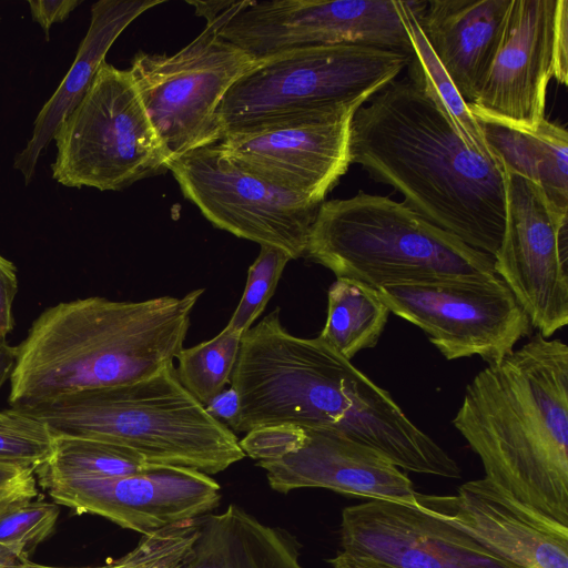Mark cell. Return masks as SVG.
<instances>
[{"mask_svg": "<svg viewBox=\"0 0 568 568\" xmlns=\"http://www.w3.org/2000/svg\"><path fill=\"white\" fill-rule=\"evenodd\" d=\"M58 516V506L44 500L0 504V564L28 560L30 552L52 534Z\"/></svg>", "mask_w": 568, "mask_h": 568, "instance_id": "obj_26", "label": "cell"}, {"mask_svg": "<svg viewBox=\"0 0 568 568\" xmlns=\"http://www.w3.org/2000/svg\"><path fill=\"white\" fill-rule=\"evenodd\" d=\"M568 80V1L511 0L500 47L475 101V118L534 131L546 120L550 79Z\"/></svg>", "mask_w": 568, "mask_h": 568, "instance_id": "obj_12", "label": "cell"}, {"mask_svg": "<svg viewBox=\"0 0 568 568\" xmlns=\"http://www.w3.org/2000/svg\"><path fill=\"white\" fill-rule=\"evenodd\" d=\"M389 313L377 290L336 277L327 292V316L318 337L351 361L358 352L376 346Z\"/></svg>", "mask_w": 568, "mask_h": 568, "instance_id": "obj_22", "label": "cell"}, {"mask_svg": "<svg viewBox=\"0 0 568 568\" xmlns=\"http://www.w3.org/2000/svg\"><path fill=\"white\" fill-rule=\"evenodd\" d=\"M17 293V268L0 254V337L6 338L14 326L12 304Z\"/></svg>", "mask_w": 568, "mask_h": 568, "instance_id": "obj_31", "label": "cell"}, {"mask_svg": "<svg viewBox=\"0 0 568 568\" xmlns=\"http://www.w3.org/2000/svg\"><path fill=\"white\" fill-rule=\"evenodd\" d=\"M37 495L32 468L0 465V504L33 499Z\"/></svg>", "mask_w": 568, "mask_h": 568, "instance_id": "obj_30", "label": "cell"}, {"mask_svg": "<svg viewBox=\"0 0 568 568\" xmlns=\"http://www.w3.org/2000/svg\"><path fill=\"white\" fill-rule=\"evenodd\" d=\"M354 113L323 122L229 133L219 144L240 168L276 187L322 203L351 164L348 133Z\"/></svg>", "mask_w": 568, "mask_h": 568, "instance_id": "obj_17", "label": "cell"}, {"mask_svg": "<svg viewBox=\"0 0 568 568\" xmlns=\"http://www.w3.org/2000/svg\"><path fill=\"white\" fill-rule=\"evenodd\" d=\"M511 0H417L415 16L462 99L475 101L500 47Z\"/></svg>", "mask_w": 568, "mask_h": 568, "instance_id": "obj_18", "label": "cell"}, {"mask_svg": "<svg viewBox=\"0 0 568 568\" xmlns=\"http://www.w3.org/2000/svg\"><path fill=\"white\" fill-rule=\"evenodd\" d=\"M43 489L55 504L101 516L141 535L196 519L221 503L220 484L210 475L156 464L130 475L57 481Z\"/></svg>", "mask_w": 568, "mask_h": 568, "instance_id": "obj_15", "label": "cell"}, {"mask_svg": "<svg viewBox=\"0 0 568 568\" xmlns=\"http://www.w3.org/2000/svg\"><path fill=\"white\" fill-rule=\"evenodd\" d=\"M342 552L383 568H521L414 506L368 500L343 509Z\"/></svg>", "mask_w": 568, "mask_h": 568, "instance_id": "obj_14", "label": "cell"}, {"mask_svg": "<svg viewBox=\"0 0 568 568\" xmlns=\"http://www.w3.org/2000/svg\"><path fill=\"white\" fill-rule=\"evenodd\" d=\"M7 566H10V565H1L0 564V568H7Z\"/></svg>", "mask_w": 568, "mask_h": 568, "instance_id": "obj_37", "label": "cell"}, {"mask_svg": "<svg viewBox=\"0 0 568 568\" xmlns=\"http://www.w3.org/2000/svg\"><path fill=\"white\" fill-rule=\"evenodd\" d=\"M80 3L78 0L28 1L33 21L40 24L47 38L52 24L64 21Z\"/></svg>", "mask_w": 568, "mask_h": 568, "instance_id": "obj_32", "label": "cell"}, {"mask_svg": "<svg viewBox=\"0 0 568 568\" xmlns=\"http://www.w3.org/2000/svg\"><path fill=\"white\" fill-rule=\"evenodd\" d=\"M389 312L419 327L448 361H501L530 331V321L497 275L388 285L377 290Z\"/></svg>", "mask_w": 568, "mask_h": 568, "instance_id": "obj_10", "label": "cell"}, {"mask_svg": "<svg viewBox=\"0 0 568 568\" xmlns=\"http://www.w3.org/2000/svg\"><path fill=\"white\" fill-rule=\"evenodd\" d=\"M199 535V521L190 519L142 535L138 545L118 559L94 567H57L31 560L7 568H162L190 558Z\"/></svg>", "mask_w": 568, "mask_h": 568, "instance_id": "obj_27", "label": "cell"}, {"mask_svg": "<svg viewBox=\"0 0 568 568\" xmlns=\"http://www.w3.org/2000/svg\"><path fill=\"white\" fill-rule=\"evenodd\" d=\"M348 155L423 219L494 257L505 224L504 166L468 148L408 77L355 111Z\"/></svg>", "mask_w": 568, "mask_h": 568, "instance_id": "obj_1", "label": "cell"}, {"mask_svg": "<svg viewBox=\"0 0 568 568\" xmlns=\"http://www.w3.org/2000/svg\"><path fill=\"white\" fill-rule=\"evenodd\" d=\"M242 335L225 327L213 338L176 355L182 386L203 406L231 383Z\"/></svg>", "mask_w": 568, "mask_h": 568, "instance_id": "obj_25", "label": "cell"}, {"mask_svg": "<svg viewBox=\"0 0 568 568\" xmlns=\"http://www.w3.org/2000/svg\"><path fill=\"white\" fill-rule=\"evenodd\" d=\"M416 2L400 0L403 21L412 43L407 77L428 93L468 148L486 158L496 159L484 139L478 120L429 48L415 16Z\"/></svg>", "mask_w": 568, "mask_h": 568, "instance_id": "obj_23", "label": "cell"}, {"mask_svg": "<svg viewBox=\"0 0 568 568\" xmlns=\"http://www.w3.org/2000/svg\"><path fill=\"white\" fill-rule=\"evenodd\" d=\"M234 1H186L194 7L195 14L203 17L206 23L212 22L226 11Z\"/></svg>", "mask_w": 568, "mask_h": 568, "instance_id": "obj_34", "label": "cell"}, {"mask_svg": "<svg viewBox=\"0 0 568 568\" xmlns=\"http://www.w3.org/2000/svg\"><path fill=\"white\" fill-rule=\"evenodd\" d=\"M291 257L282 250L262 245L247 271L242 297L225 328L243 335L263 313Z\"/></svg>", "mask_w": 568, "mask_h": 568, "instance_id": "obj_28", "label": "cell"}, {"mask_svg": "<svg viewBox=\"0 0 568 568\" xmlns=\"http://www.w3.org/2000/svg\"><path fill=\"white\" fill-rule=\"evenodd\" d=\"M305 256L336 277L374 290L496 275L493 256L426 221L403 202L362 191L321 203Z\"/></svg>", "mask_w": 568, "mask_h": 568, "instance_id": "obj_5", "label": "cell"}, {"mask_svg": "<svg viewBox=\"0 0 568 568\" xmlns=\"http://www.w3.org/2000/svg\"><path fill=\"white\" fill-rule=\"evenodd\" d=\"M184 196L215 227L240 239L305 256L321 203L274 186L236 165L219 142L169 163Z\"/></svg>", "mask_w": 568, "mask_h": 568, "instance_id": "obj_9", "label": "cell"}, {"mask_svg": "<svg viewBox=\"0 0 568 568\" xmlns=\"http://www.w3.org/2000/svg\"><path fill=\"white\" fill-rule=\"evenodd\" d=\"M14 409L40 420L54 436L113 443L149 464L214 475L245 457L235 433L182 386L173 363L138 382Z\"/></svg>", "mask_w": 568, "mask_h": 568, "instance_id": "obj_4", "label": "cell"}, {"mask_svg": "<svg viewBox=\"0 0 568 568\" xmlns=\"http://www.w3.org/2000/svg\"><path fill=\"white\" fill-rule=\"evenodd\" d=\"M53 140L52 178L69 187L120 191L171 162L130 71L106 61Z\"/></svg>", "mask_w": 568, "mask_h": 568, "instance_id": "obj_7", "label": "cell"}, {"mask_svg": "<svg viewBox=\"0 0 568 568\" xmlns=\"http://www.w3.org/2000/svg\"><path fill=\"white\" fill-rule=\"evenodd\" d=\"M239 444L245 456L265 470L275 491L324 488L416 506L417 491L405 471L379 453L338 434L278 425L251 430Z\"/></svg>", "mask_w": 568, "mask_h": 568, "instance_id": "obj_11", "label": "cell"}, {"mask_svg": "<svg viewBox=\"0 0 568 568\" xmlns=\"http://www.w3.org/2000/svg\"><path fill=\"white\" fill-rule=\"evenodd\" d=\"M329 564L332 565V568H383L373 562L347 556L342 551H339L334 558L329 559Z\"/></svg>", "mask_w": 568, "mask_h": 568, "instance_id": "obj_36", "label": "cell"}, {"mask_svg": "<svg viewBox=\"0 0 568 568\" xmlns=\"http://www.w3.org/2000/svg\"><path fill=\"white\" fill-rule=\"evenodd\" d=\"M197 521L199 535L183 568H303L302 545L291 531L266 525L237 505Z\"/></svg>", "mask_w": 568, "mask_h": 568, "instance_id": "obj_20", "label": "cell"}, {"mask_svg": "<svg viewBox=\"0 0 568 568\" xmlns=\"http://www.w3.org/2000/svg\"><path fill=\"white\" fill-rule=\"evenodd\" d=\"M17 361V346H11L0 337V388L10 379Z\"/></svg>", "mask_w": 568, "mask_h": 568, "instance_id": "obj_35", "label": "cell"}, {"mask_svg": "<svg viewBox=\"0 0 568 568\" xmlns=\"http://www.w3.org/2000/svg\"><path fill=\"white\" fill-rule=\"evenodd\" d=\"M412 55L358 44L295 49L261 60L224 94L222 138L354 113L405 70Z\"/></svg>", "mask_w": 568, "mask_h": 568, "instance_id": "obj_6", "label": "cell"}, {"mask_svg": "<svg viewBox=\"0 0 568 568\" xmlns=\"http://www.w3.org/2000/svg\"><path fill=\"white\" fill-rule=\"evenodd\" d=\"M491 153L505 170L537 184L549 204L568 213V133L544 120L527 131L476 118Z\"/></svg>", "mask_w": 568, "mask_h": 568, "instance_id": "obj_21", "label": "cell"}, {"mask_svg": "<svg viewBox=\"0 0 568 568\" xmlns=\"http://www.w3.org/2000/svg\"><path fill=\"white\" fill-rule=\"evenodd\" d=\"M204 407L212 417L225 422L227 425L237 416L240 409L239 395L230 386L216 394Z\"/></svg>", "mask_w": 568, "mask_h": 568, "instance_id": "obj_33", "label": "cell"}, {"mask_svg": "<svg viewBox=\"0 0 568 568\" xmlns=\"http://www.w3.org/2000/svg\"><path fill=\"white\" fill-rule=\"evenodd\" d=\"M204 288L144 301L90 296L45 308L17 346L11 408L130 384L173 363Z\"/></svg>", "mask_w": 568, "mask_h": 568, "instance_id": "obj_3", "label": "cell"}, {"mask_svg": "<svg viewBox=\"0 0 568 568\" xmlns=\"http://www.w3.org/2000/svg\"><path fill=\"white\" fill-rule=\"evenodd\" d=\"M53 440L40 420L14 408L0 410V465L34 470L51 454Z\"/></svg>", "mask_w": 568, "mask_h": 568, "instance_id": "obj_29", "label": "cell"}, {"mask_svg": "<svg viewBox=\"0 0 568 568\" xmlns=\"http://www.w3.org/2000/svg\"><path fill=\"white\" fill-rule=\"evenodd\" d=\"M163 0H100L91 7L89 29L81 41L75 59L51 98L34 121L32 134L14 159L24 183L32 180L42 153L53 141L65 118L80 103L105 61V55L129 24Z\"/></svg>", "mask_w": 568, "mask_h": 568, "instance_id": "obj_19", "label": "cell"}, {"mask_svg": "<svg viewBox=\"0 0 568 568\" xmlns=\"http://www.w3.org/2000/svg\"><path fill=\"white\" fill-rule=\"evenodd\" d=\"M493 258L496 275L540 335L550 338L568 324V213L507 170L504 232Z\"/></svg>", "mask_w": 568, "mask_h": 568, "instance_id": "obj_13", "label": "cell"}, {"mask_svg": "<svg viewBox=\"0 0 568 568\" xmlns=\"http://www.w3.org/2000/svg\"><path fill=\"white\" fill-rule=\"evenodd\" d=\"M150 465L124 446L89 437L55 435L51 454L34 469V475L43 488L57 481L130 475Z\"/></svg>", "mask_w": 568, "mask_h": 568, "instance_id": "obj_24", "label": "cell"}, {"mask_svg": "<svg viewBox=\"0 0 568 568\" xmlns=\"http://www.w3.org/2000/svg\"><path fill=\"white\" fill-rule=\"evenodd\" d=\"M454 427L486 478L568 527V346L539 333L466 386Z\"/></svg>", "mask_w": 568, "mask_h": 568, "instance_id": "obj_2", "label": "cell"}, {"mask_svg": "<svg viewBox=\"0 0 568 568\" xmlns=\"http://www.w3.org/2000/svg\"><path fill=\"white\" fill-rule=\"evenodd\" d=\"M521 568H568V527L528 508L488 478L456 495L416 493V506Z\"/></svg>", "mask_w": 568, "mask_h": 568, "instance_id": "obj_16", "label": "cell"}, {"mask_svg": "<svg viewBox=\"0 0 568 568\" xmlns=\"http://www.w3.org/2000/svg\"><path fill=\"white\" fill-rule=\"evenodd\" d=\"M256 63L219 34L215 20L173 54L134 55L129 71L171 161L222 139L217 108L230 87Z\"/></svg>", "mask_w": 568, "mask_h": 568, "instance_id": "obj_8", "label": "cell"}]
</instances>
